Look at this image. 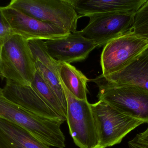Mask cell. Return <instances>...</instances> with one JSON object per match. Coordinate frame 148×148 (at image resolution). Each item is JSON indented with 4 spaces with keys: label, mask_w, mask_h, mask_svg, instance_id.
<instances>
[{
    "label": "cell",
    "mask_w": 148,
    "mask_h": 148,
    "mask_svg": "<svg viewBox=\"0 0 148 148\" xmlns=\"http://www.w3.org/2000/svg\"><path fill=\"white\" fill-rule=\"evenodd\" d=\"M0 118L12 122L50 146L64 148L65 137L60 129L63 122L49 119L24 110L0 95Z\"/></svg>",
    "instance_id": "6da1fadb"
},
{
    "label": "cell",
    "mask_w": 148,
    "mask_h": 148,
    "mask_svg": "<svg viewBox=\"0 0 148 148\" xmlns=\"http://www.w3.org/2000/svg\"><path fill=\"white\" fill-rule=\"evenodd\" d=\"M0 74L17 84L31 86L36 72L29 41L14 34L0 47Z\"/></svg>",
    "instance_id": "7a4b0ae2"
},
{
    "label": "cell",
    "mask_w": 148,
    "mask_h": 148,
    "mask_svg": "<svg viewBox=\"0 0 148 148\" xmlns=\"http://www.w3.org/2000/svg\"><path fill=\"white\" fill-rule=\"evenodd\" d=\"M8 5L70 32H77L79 18L72 0H12Z\"/></svg>",
    "instance_id": "3957f363"
},
{
    "label": "cell",
    "mask_w": 148,
    "mask_h": 148,
    "mask_svg": "<svg viewBox=\"0 0 148 148\" xmlns=\"http://www.w3.org/2000/svg\"><path fill=\"white\" fill-rule=\"evenodd\" d=\"M99 139L106 148L118 144L132 131L144 122L122 113L107 103L99 100L91 104Z\"/></svg>",
    "instance_id": "277c9868"
},
{
    "label": "cell",
    "mask_w": 148,
    "mask_h": 148,
    "mask_svg": "<svg viewBox=\"0 0 148 148\" xmlns=\"http://www.w3.org/2000/svg\"><path fill=\"white\" fill-rule=\"evenodd\" d=\"M61 84L67 102L66 121L75 144L80 148L99 146L91 104L87 99L77 98Z\"/></svg>",
    "instance_id": "5b68a950"
},
{
    "label": "cell",
    "mask_w": 148,
    "mask_h": 148,
    "mask_svg": "<svg viewBox=\"0 0 148 148\" xmlns=\"http://www.w3.org/2000/svg\"><path fill=\"white\" fill-rule=\"evenodd\" d=\"M97 97L122 113L148 123V91L135 85L110 86L96 83Z\"/></svg>",
    "instance_id": "8992f818"
},
{
    "label": "cell",
    "mask_w": 148,
    "mask_h": 148,
    "mask_svg": "<svg viewBox=\"0 0 148 148\" xmlns=\"http://www.w3.org/2000/svg\"><path fill=\"white\" fill-rule=\"evenodd\" d=\"M148 47V38L131 32L109 41L100 57L101 76L106 77L123 70Z\"/></svg>",
    "instance_id": "52a82bcc"
},
{
    "label": "cell",
    "mask_w": 148,
    "mask_h": 148,
    "mask_svg": "<svg viewBox=\"0 0 148 148\" xmlns=\"http://www.w3.org/2000/svg\"><path fill=\"white\" fill-rule=\"evenodd\" d=\"M136 13L116 12L89 16V23L80 31L83 36L93 41L97 47L130 32Z\"/></svg>",
    "instance_id": "ba28073f"
},
{
    "label": "cell",
    "mask_w": 148,
    "mask_h": 148,
    "mask_svg": "<svg viewBox=\"0 0 148 148\" xmlns=\"http://www.w3.org/2000/svg\"><path fill=\"white\" fill-rule=\"evenodd\" d=\"M15 34L29 41L49 40L65 37L70 33L57 26L40 21L9 6L0 8Z\"/></svg>",
    "instance_id": "9c48e42d"
},
{
    "label": "cell",
    "mask_w": 148,
    "mask_h": 148,
    "mask_svg": "<svg viewBox=\"0 0 148 148\" xmlns=\"http://www.w3.org/2000/svg\"><path fill=\"white\" fill-rule=\"evenodd\" d=\"M48 53L54 59L71 64L84 61L97 47L96 44L81 34L80 31L71 32L65 37L45 41Z\"/></svg>",
    "instance_id": "30bf717a"
},
{
    "label": "cell",
    "mask_w": 148,
    "mask_h": 148,
    "mask_svg": "<svg viewBox=\"0 0 148 148\" xmlns=\"http://www.w3.org/2000/svg\"><path fill=\"white\" fill-rule=\"evenodd\" d=\"M0 95L17 106L49 119L59 122L65 120L50 108L31 86L23 85L6 80Z\"/></svg>",
    "instance_id": "8fae6325"
},
{
    "label": "cell",
    "mask_w": 148,
    "mask_h": 148,
    "mask_svg": "<svg viewBox=\"0 0 148 148\" xmlns=\"http://www.w3.org/2000/svg\"><path fill=\"white\" fill-rule=\"evenodd\" d=\"M29 43L36 71L52 89L66 110V98L60 77V62L48 53L43 40H29Z\"/></svg>",
    "instance_id": "7c38bea8"
},
{
    "label": "cell",
    "mask_w": 148,
    "mask_h": 148,
    "mask_svg": "<svg viewBox=\"0 0 148 148\" xmlns=\"http://www.w3.org/2000/svg\"><path fill=\"white\" fill-rule=\"evenodd\" d=\"M90 81L110 86L135 85L148 91V47L120 71L106 77L100 75Z\"/></svg>",
    "instance_id": "4fadbf2b"
},
{
    "label": "cell",
    "mask_w": 148,
    "mask_h": 148,
    "mask_svg": "<svg viewBox=\"0 0 148 148\" xmlns=\"http://www.w3.org/2000/svg\"><path fill=\"white\" fill-rule=\"evenodd\" d=\"M147 0H72L79 18L116 12L136 13Z\"/></svg>",
    "instance_id": "5bb4252c"
},
{
    "label": "cell",
    "mask_w": 148,
    "mask_h": 148,
    "mask_svg": "<svg viewBox=\"0 0 148 148\" xmlns=\"http://www.w3.org/2000/svg\"><path fill=\"white\" fill-rule=\"evenodd\" d=\"M0 148H51L28 132L0 118Z\"/></svg>",
    "instance_id": "9a60e30c"
},
{
    "label": "cell",
    "mask_w": 148,
    "mask_h": 148,
    "mask_svg": "<svg viewBox=\"0 0 148 148\" xmlns=\"http://www.w3.org/2000/svg\"><path fill=\"white\" fill-rule=\"evenodd\" d=\"M59 73L60 81L77 98L87 99V82L90 81L81 71L67 63L60 62Z\"/></svg>",
    "instance_id": "2e32d148"
},
{
    "label": "cell",
    "mask_w": 148,
    "mask_h": 148,
    "mask_svg": "<svg viewBox=\"0 0 148 148\" xmlns=\"http://www.w3.org/2000/svg\"><path fill=\"white\" fill-rule=\"evenodd\" d=\"M31 86L50 108L66 121L67 111L56 93L37 71Z\"/></svg>",
    "instance_id": "e0dca14e"
},
{
    "label": "cell",
    "mask_w": 148,
    "mask_h": 148,
    "mask_svg": "<svg viewBox=\"0 0 148 148\" xmlns=\"http://www.w3.org/2000/svg\"><path fill=\"white\" fill-rule=\"evenodd\" d=\"M130 32L148 38V0L135 14Z\"/></svg>",
    "instance_id": "ac0fdd59"
},
{
    "label": "cell",
    "mask_w": 148,
    "mask_h": 148,
    "mask_svg": "<svg viewBox=\"0 0 148 148\" xmlns=\"http://www.w3.org/2000/svg\"><path fill=\"white\" fill-rule=\"evenodd\" d=\"M14 34H15L9 22L4 15L0 13V47Z\"/></svg>",
    "instance_id": "d6986e66"
},
{
    "label": "cell",
    "mask_w": 148,
    "mask_h": 148,
    "mask_svg": "<svg viewBox=\"0 0 148 148\" xmlns=\"http://www.w3.org/2000/svg\"><path fill=\"white\" fill-rule=\"evenodd\" d=\"M130 148H148V143L142 142L134 137L128 142Z\"/></svg>",
    "instance_id": "ffe728a7"
},
{
    "label": "cell",
    "mask_w": 148,
    "mask_h": 148,
    "mask_svg": "<svg viewBox=\"0 0 148 148\" xmlns=\"http://www.w3.org/2000/svg\"><path fill=\"white\" fill-rule=\"evenodd\" d=\"M135 137L140 141L148 143V127L145 131L139 134H137L135 136Z\"/></svg>",
    "instance_id": "44dd1931"
},
{
    "label": "cell",
    "mask_w": 148,
    "mask_h": 148,
    "mask_svg": "<svg viewBox=\"0 0 148 148\" xmlns=\"http://www.w3.org/2000/svg\"><path fill=\"white\" fill-rule=\"evenodd\" d=\"M101 148V147H100V146H97V147H96V148Z\"/></svg>",
    "instance_id": "7402d4cb"
}]
</instances>
